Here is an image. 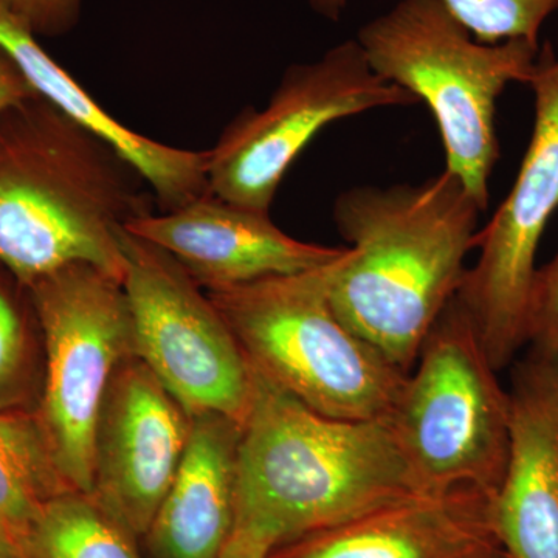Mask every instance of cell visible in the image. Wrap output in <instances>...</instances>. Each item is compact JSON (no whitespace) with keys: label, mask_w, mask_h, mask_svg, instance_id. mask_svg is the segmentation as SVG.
I'll return each mask as SVG.
<instances>
[{"label":"cell","mask_w":558,"mask_h":558,"mask_svg":"<svg viewBox=\"0 0 558 558\" xmlns=\"http://www.w3.org/2000/svg\"><path fill=\"white\" fill-rule=\"evenodd\" d=\"M156 207L126 157L39 95L0 113V266L25 289L72 264L123 281L121 234Z\"/></svg>","instance_id":"obj_1"},{"label":"cell","mask_w":558,"mask_h":558,"mask_svg":"<svg viewBox=\"0 0 558 558\" xmlns=\"http://www.w3.org/2000/svg\"><path fill=\"white\" fill-rule=\"evenodd\" d=\"M124 230L165 250L205 292L303 274L347 252L295 240L275 226L270 211L213 194L174 211L153 213Z\"/></svg>","instance_id":"obj_12"},{"label":"cell","mask_w":558,"mask_h":558,"mask_svg":"<svg viewBox=\"0 0 558 558\" xmlns=\"http://www.w3.org/2000/svg\"><path fill=\"white\" fill-rule=\"evenodd\" d=\"M36 36L65 35L80 20L81 0H7Z\"/></svg>","instance_id":"obj_22"},{"label":"cell","mask_w":558,"mask_h":558,"mask_svg":"<svg viewBox=\"0 0 558 558\" xmlns=\"http://www.w3.org/2000/svg\"><path fill=\"white\" fill-rule=\"evenodd\" d=\"M333 263L207 293L253 371L325 416L385 421L407 373L333 311Z\"/></svg>","instance_id":"obj_5"},{"label":"cell","mask_w":558,"mask_h":558,"mask_svg":"<svg viewBox=\"0 0 558 558\" xmlns=\"http://www.w3.org/2000/svg\"><path fill=\"white\" fill-rule=\"evenodd\" d=\"M481 558H510L508 556V553H506L505 549L499 546V548L492 550V553H488L487 556L481 557Z\"/></svg>","instance_id":"obj_27"},{"label":"cell","mask_w":558,"mask_h":558,"mask_svg":"<svg viewBox=\"0 0 558 558\" xmlns=\"http://www.w3.org/2000/svg\"><path fill=\"white\" fill-rule=\"evenodd\" d=\"M27 290L46 349L35 413L70 487L90 495L102 400L135 355L130 303L120 279L90 264L53 271Z\"/></svg>","instance_id":"obj_7"},{"label":"cell","mask_w":558,"mask_h":558,"mask_svg":"<svg viewBox=\"0 0 558 558\" xmlns=\"http://www.w3.org/2000/svg\"><path fill=\"white\" fill-rule=\"evenodd\" d=\"M481 208L444 170L418 185L344 191L333 220L349 242L333 263L329 301L341 322L409 374L464 279Z\"/></svg>","instance_id":"obj_2"},{"label":"cell","mask_w":558,"mask_h":558,"mask_svg":"<svg viewBox=\"0 0 558 558\" xmlns=\"http://www.w3.org/2000/svg\"><path fill=\"white\" fill-rule=\"evenodd\" d=\"M135 538L92 495L72 490L44 508L21 548L25 558H142Z\"/></svg>","instance_id":"obj_18"},{"label":"cell","mask_w":558,"mask_h":558,"mask_svg":"<svg viewBox=\"0 0 558 558\" xmlns=\"http://www.w3.org/2000/svg\"><path fill=\"white\" fill-rule=\"evenodd\" d=\"M418 494L387 421L325 416L253 371L234 531L277 549Z\"/></svg>","instance_id":"obj_3"},{"label":"cell","mask_w":558,"mask_h":558,"mask_svg":"<svg viewBox=\"0 0 558 558\" xmlns=\"http://www.w3.org/2000/svg\"><path fill=\"white\" fill-rule=\"evenodd\" d=\"M481 44L523 39L537 44L558 0H439Z\"/></svg>","instance_id":"obj_20"},{"label":"cell","mask_w":558,"mask_h":558,"mask_svg":"<svg viewBox=\"0 0 558 558\" xmlns=\"http://www.w3.org/2000/svg\"><path fill=\"white\" fill-rule=\"evenodd\" d=\"M510 396L508 464L492 524L510 558H558V355L529 352Z\"/></svg>","instance_id":"obj_13"},{"label":"cell","mask_w":558,"mask_h":558,"mask_svg":"<svg viewBox=\"0 0 558 558\" xmlns=\"http://www.w3.org/2000/svg\"><path fill=\"white\" fill-rule=\"evenodd\" d=\"M36 95L20 68L0 49V113Z\"/></svg>","instance_id":"obj_23"},{"label":"cell","mask_w":558,"mask_h":558,"mask_svg":"<svg viewBox=\"0 0 558 558\" xmlns=\"http://www.w3.org/2000/svg\"><path fill=\"white\" fill-rule=\"evenodd\" d=\"M242 425L222 414L193 416L189 446L148 534L154 558H218L236 521Z\"/></svg>","instance_id":"obj_16"},{"label":"cell","mask_w":558,"mask_h":558,"mask_svg":"<svg viewBox=\"0 0 558 558\" xmlns=\"http://www.w3.org/2000/svg\"><path fill=\"white\" fill-rule=\"evenodd\" d=\"M193 416L145 363L124 360L102 400L92 497L135 537L148 534L189 446Z\"/></svg>","instance_id":"obj_11"},{"label":"cell","mask_w":558,"mask_h":558,"mask_svg":"<svg viewBox=\"0 0 558 558\" xmlns=\"http://www.w3.org/2000/svg\"><path fill=\"white\" fill-rule=\"evenodd\" d=\"M499 548L490 498L413 495L271 550L269 558H481Z\"/></svg>","instance_id":"obj_14"},{"label":"cell","mask_w":558,"mask_h":558,"mask_svg":"<svg viewBox=\"0 0 558 558\" xmlns=\"http://www.w3.org/2000/svg\"><path fill=\"white\" fill-rule=\"evenodd\" d=\"M271 550L263 539L234 531L218 558H269Z\"/></svg>","instance_id":"obj_24"},{"label":"cell","mask_w":558,"mask_h":558,"mask_svg":"<svg viewBox=\"0 0 558 558\" xmlns=\"http://www.w3.org/2000/svg\"><path fill=\"white\" fill-rule=\"evenodd\" d=\"M534 130L512 190L476 234L478 259L465 270L457 300L498 371L526 347L529 293L539 241L558 208V50L539 49L529 81Z\"/></svg>","instance_id":"obj_10"},{"label":"cell","mask_w":558,"mask_h":558,"mask_svg":"<svg viewBox=\"0 0 558 558\" xmlns=\"http://www.w3.org/2000/svg\"><path fill=\"white\" fill-rule=\"evenodd\" d=\"M526 347L538 355H558V253L537 269L529 293Z\"/></svg>","instance_id":"obj_21"},{"label":"cell","mask_w":558,"mask_h":558,"mask_svg":"<svg viewBox=\"0 0 558 558\" xmlns=\"http://www.w3.org/2000/svg\"><path fill=\"white\" fill-rule=\"evenodd\" d=\"M0 49L44 100L110 143L134 165L156 196L159 211H174L209 196L207 150L163 145L130 130L98 105L89 92L40 46L27 22L0 0Z\"/></svg>","instance_id":"obj_15"},{"label":"cell","mask_w":558,"mask_h":558,"mask_svg":"<svg viewBox=\"0 0 558 558\" xmlns=\"http://www.w3.org/2000/svg\"><path fill=\"white\" fill-rule=\"evenodd\" d=\"M28 290L0 266V411L27 410L36 387Z\"/></svg>","instance_id":"obj_19"},{"label":"cell","mask_w":558,"mask_h":558,"mask_svg":"<svg viewBox=\"0 0 558 558\" xmlns=\"http://www.w3.org/2000/svg\"><path fill=\"white\" fill-rule=\"evenodd\" d=\"M307 2L319 16L337 22L347 10L349 0H307Z\"/></svg>","instance_id":"obj_25"},{"label":"cell","mask_w":558,"mask_h":558,"mask_svg":"<svg viewBox=\"0 0 558 558\" xmlns=\"http://www.w3.org/2000/svg\"><path fill=\"white\" fill-rule=\"evenodd\" d=\"M72 490L38 414L0 411V529L21 545L44 508Z\"/></svg>","instance_id":"obj_17"},{"label":"cell","mask_w":558,"mask_h":558,"mask_svg":"<svg viewBox=\"0 0 558 558\" xmlns=\"http://www.w3.org/2000/svg\"><path fill=\"white\" fill-rule=\"evenodd\" d=\"M355 39L374 72L428 106L446 170L486 211L499 159L497 102L510 83L529 84L539 46L523 39L481 44L439 0H398Z\"/></svg>","instance_id":"obj_4"},{"label":"cell","mask_w":558,"mask_h":558,"mask_svg":"<svg viewBox=\"0 0 558 558\" xmlns=\"http://www.w3.org/2000/svg\"><path fill=\"white\" fill-rule=\"evenodd\" d=\"M418 102L374 72L357 39L330 47L317 61L286 70L266 108L242 110L208 149L209 193L270 211L282 179L304 148L336 121Z\"/></svg>","instance_id":"obj_8"},{"label":"cell","mask_w":558,"mask_h":558,"mask_svg":"<svg viewBox=\"0 0 558 558\" xmlns=\"http://www.w3.org/2000/svg\"><path fill=\"white\" fill-rule=\"evenodd\" d=\"M0 558H25L20 543L0 529Z\"/></svg>","instance_id":"obj_26"},{"label":"cell","mask_w":558,"mask_h":558,"mask_svg":"<svg viewBox=\"0 0 558 558\" xmlns=\"http://www.w3.org/2000/svg\"><path fill=\"white\" fill-rule=\"evenodd\" d=\"M498 373L454 296L385 418L421 494H497L510 442L509 389Z\"/></svg>","instance_id":"obj_6"},{"label":"cell","mask_w":558,"mask_h":558,"mask_svg":"<svg viewBox=\"0 0 558 558\" xmlns=\"http://www.w3.org/2000/svg\"><path fill=\"white\" fill-rule=\"evenodd\" d=\"M135 357L191 416L204 413L244 424L253 371L208 293L165 250L121 234Z\"/></svg>","instance_id":"obj_9"}]
</instances>
